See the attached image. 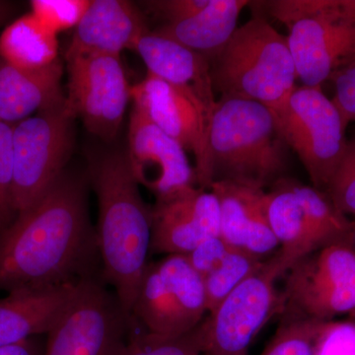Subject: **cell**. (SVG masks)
I'll return each mask as SVG.
<instances>
[{"label": "cell", "mask_w": 355, "mask_h": 355, "mask_svg": "<svg viewBox=\"0 0 355 355\" xmlns=\"http://www.w3.org/2000/svg\"><path fill=\"white\" fill-rule=\"evenodd\" d=\"M90 244L83 184L64 173L34 207L0 230V291L73 282Z\"/></svg>", "instance_id": "cell-1"}, {"label": "cell", "mask_w": 355, "mask_h": 355, "mask_svg": "<svg viewBox=\"0 0 355 355\" xmlns=\"http://www.w3.org/2000/svg\"><path fill=\"white\" fill-rule=\"evenodd\" d=\"M149 32L137 7L125 0H92L76 26L67 51V58L77 55L120 57L133 50L137 40Z\"/></svg>", "instance_id": "cell-18"}, {"label": "cell", "mask_w": 355, "mask_h": 355, "mask_svg": "<svg viewBox=\"0 0 355 355\" xmlns=\"http://www.w3.org/2000/svg\"><path fill=\"white\" fill-rule=\"evenodd\" d=\"M132 99L156 127L193 154L198 187L209 190L214 184L209 146L211 116L174 86L149 73L132 87Z\"/></svg>", "instance_id": "cell-13"}, {"label": "cell", "mask_w": 355, "mask_h": 355, "mask_svg": "<svg viewBox=\"0 0 355 355\" xmlns=\"http://www.w3.org/2000/svg\"><path fill=\"white\" fill-rule=\"evenodd\" d=\"M12 13V9L6 2L0 1V26L3 24Z\"/></svg>", "instance_id": "cell-35"}, {"label": "cell", "mask_w": 355, "mask_h": 355, "mask_svg": "<svg viewBox=\"0 0 355 355\" xmlns=\"http://www.w3.org/2000/svg\"><path fill=\"white\" fill-rule=\"evenodd\" d=\"M331 80L335 83L333 102L342 114L343 123L355 121V62L338 71Z\"/></svg>", "instance_id": "cell-32"}, {"label": "cell", "mask_w": 355, "mask_h": 355, "mask_svg": "<svg viewBox=\"0 0 355 355\" xmlns=\"http://www.w3.org/2000/svg\"><path fill=\"white\" fill-rule=\"evenodd\" d=\"M67 107L74 118L105 141L118 135L132 87L118 55H88L67 58Z\"/></svg>", "instance_id": "cell-11"}, {"label": "cell", "mask_w": 355, "mask_h": 355, "mask_svg": "<svg viewBox=\"0 0 355 355\" xmlns=\"http://www.w3.org/2000/svg\"><path fill=\"white\" fill-rule=\"evenodd\" d=\"M287 146L309 175L313 187L326 193L347 146V125L322 87H296L279 121Z\"/></svg>", "instance_id": "cell-10"}, {"label": "cell", "mask_w": 355, "mask_h": 355, "mask_svg": "<svg viewBox=\"0 0 355 355\" xmlns=\"http://www.w3.org/2000/svg\"><path fill=\"white\" fill-rule=\"evenodd\" d=\"M127 158L137 183L153 191L157 202L197 183L183 147L135 106L128 127Z\"/></svg>", "instance_id": "cell-14"}, {"label": "cell", "mask_w": 355, "mask_h": 355, "mask_svg": "<svg viewBox=\"0 0 355 355\" xmlns=\"http://www.w3.org/2000/svg\"><path fill=\"white\" fill-rule=\"evenodd\" d=\"M268 12L287 28L302 85L322 87L355 62V0H273Z\"/></svg>", "instance_id": "cell-5"}, {"label": "cell", "mask_w": 355, "mask_h": 355, "mask_svg": "<svg viewBox=\"0 0 355 355\" xmlns=\"http://www.w3.org/2000/svg\"><path fill=\"white\" fill-rule=\"evenodd\" d=\"M80 280L8 292L0 299V347L48 334L78 291Z\"/></svg>", "instance_id": "cell-19"}, {"label": "cell", "mask_w": 355, "mask_h": 355, "mask_svg": "<svg viewBox=\"0 0 355 355\" xmlns=\"http://www.w3.org/2000/svg\"><path fill=\"white\" fill-rule=\"evenodd\" d=\"M202 355H211V354H202Z\"/></svg>", "instance_id": "cell-37"}, {"label": "cell", "mask_w": 355, "mask_h": 355, "mask_svg": "<svg viewBox=\"0 0 355 355\" xmlns=\"http://www.w3.org/2000/svg\"><path fill=\"white\" fill-rule=\"evenodd\" d=\"M263 263L265 261L229 246L220 260L202 279L207 312L216 309L230 292L256 272Z\"/></svg>", "instance_id": "cell-25"}, {"label": "cell", "mask_w": 355, "mask_h": 355, "mask_svg": "<svg viewBox=\"0 0 355 355\" xmlns=\"http://www.w3.org/2000/svg\"><path fill=\"white\" fill-rule=\"evenodd\" d=\"M198 326L180 336H163L144 331L130 338L127 345H121L114 355H202Z\"/></svg>", "instance_id": "cell-27"}, {"label": "cell", "mask_w": 355, "mask_h": 355, "mask_svg": "<svg viewBox=\"0 0 355 355\" xmlns=\"http://www.w3.org/2000/svg\"><path fill=\"white\" fill-rule=\"evenodd\" d=\"M125 315L101 286L81 279L76 297L46 334L44 355H114L123 345Z\"/></svg>", "instance_id": "cell-12"}, {"label": "cell", "mask_w": 355, "mask_h": 355, "mask_svg": "<svg viewBox=\"0 0 355 355\" xmlns=\"http://www.w3.org/2000/svg\"><path fill=\"white\" fill-rule=\"evenodd\" d=\"M289 183L309 222L313 252L331 245H352L354 222L336 209L324 191L291 178Z\"/></svg>", "instance_id": "cell-24"}, {"label": "cell", "mask_w": 355, "mask_h": 355, "mask_svg": "<svg viewBox=\"0 0 355 355\" xmlns=\"http://www.w3.org/2000/svg\"><path fill=\"white\" fill-rule=\"evenodd\" d=\"M60 58L40 69H21L0 58V121L15 125L34 113L64 104Z\"/></svg>", "instance_id": "cell-20"}, {"label": "cell", "mask_w": 355, "mask_h": 355, "mask_svg": "<svg viewBox=\"0 0 355 355\" xmlns=\"http://www.w3.org/2000/svg\"><path fill=\"white\" fill-rule=\"evenodd\" d=\"M265 205L270 230L279 243L277 254L289 270L299 259L313 253L309 222L289 178L266 191Z\"/></svg>", "instance_id": "cell-22"}, {"label": "cell", "mask_w": 355, "mask_h": 355, "mask_svg": "<svg viewBox=\"0 0 355 355\" xmlns=\"http://www.w3.org/2000/svg\"><path fill=\"white\" fill-rule=\"evenodd\" d=\"M207 312L200 275L184 254H167L147 266L130 314L148 333L180 336L195 330Z\"/></svg>", "instance_id": "cell-8"}, {"label": "cell", "mask_w": 355, "mask_h": 355, "mask_svg": "<svg viewBox=\"0 0 355 355\" xmlns=\"http://www.w3.org/2000/svg\"><path fill=\"white\" fill-rule=\"evenodd\" d=\"M133 51L144 60L147 73L174 86L211 116L217 100L207 58L151 31L137 40Z\"/></svg>", "instance_id": "cell-17"}, {"label": "cell", "mask_w": 355, "mask_h": 355, "mask_svg": "<svg viewBox=\"0 0 355 355\" xmlns=\"http://www.w3.org/2000/svg\"><path fill=\"white\" fill-rule=\"evenodd\" d=\"M0 355H40L38 345L33 338L15 345L0 347Z\"/></svg>", "instance_id": "cell-34"}, {"label": "cell", "mask_w": 355, "mask_h": 355, "mask_svg": "<svg viewBox=\"0 0 355 355\" xmlns=\"http://www.w3.org/2000/svg\"><path fill=\"white\" fill-rule=\"evenodd\" d=\"M279 329L261 355H315L318 338L326 322L284 311Z\"/></svg>", "instance_id": "cell-26"}, {"label": "cell", "mask_w": 355, "mask_h": 355, "mask_svg": "<svg viewBox=\"0 0 355 355\" xmlns=\"http://www.w3.org/2000/svg\"><path fill=\"white\" fill-rule=\"evenodd\" d=\"M99 205L97 245L104 275L116 300L130 314L151 251V209L140 196L139 184L127 154L112 153L91 170Z\"/></svg>", "instance_id": "cell-2"}, {"label": "cell", "mask_w": 355, "mask_h": 355, "mask_svg": "<svg viewBox=\"0 0 355 355\" xmlns=\"http://www.w3.org/2000/svg\"><path fill=\"white\" fill-rule=\"evenodd\" d=\"M90 0H33L32 14L49 32L76 28L90 6Z\"/></svg>", "instance_id": "cell-28"}, {"label": "cell", "mask_w": 355, "mask_h": 355, "mask_svg": "<svg viewBox=\"0 0 355 355\" xmlns=\"http://www.w3.org/2000/svg\"><path fill=\"white\" fill-rule=\"evenodd\" d=\"M326 193L338 211L345 216L355 214V132L347 139L342 160Z\"/></svg>", "instance_id": "cell-29"}, {"label": "cell", "mask_w": 355, "mask_h": 355, "mask_svg": "<svg viewBox=\"0 0 355 355\" xmlns=\"http://www.w3.org/2000/svg\"><path fill=\"white\" fill-rule=\"evenodd\" d=\"M74 119L64 103L14 125L12 205L16 216L34 207L64 174L73 146Z\"/></svg>", "instance_id": "cell-6"}, {"label": "cell", "mask_w": 355, "mask_h": 355, "mask_svg": "<svg viewBox=\"0 0 355 355\" xmlns=\"http://www.w3.org/2000/svg\"><path fill=\"white\" fill-rule=\"evenodd\" d=\"M146 3L153 12L165 21V24H171L200 12L209 3V0H157Z\"/></svg>", "instance_id": "cell-33"}, {"label": "cell", "mask_w": 355, "mask_h": 355, "mask_svg": "<svg viewBox=\"0 0 355 355\" xmlns=\"http://www.w3.org/2000/svg\"><path fill=\"white\" fill-rule=\"evenodd\" d=\"M248 0H209L200 12L171 24H163L155 34L183 44L210 62L237 30L238 19Z\"/></svg>", "instance_id": "cell-21"}, {"label": "cell", "mask_w": 355, "mask_h": 355, "mask_svg": "<svg viewBox=\"0 0 355 355\" xmlns=\"http://www.w3.org/2000/svg\"><path fill=\"white\" fill-rule=\"evenodd\" d=\"M151 251L188 254L220 236V209L214 191L190 187L151 209Z\"/></svg>", "instance_id": "cell-15"}, {"label": "cell", "mask_w": 355, "mask_h": 355, "mask_svg": "<svg viewBox=\"0 0 355 355\" xmlns=\"http://www.w3.org/2000/svg\"><path fill=\"white\" fill-rule=\"evenodd\" d=\"M57 35L40 24L32 13L7 26L0 35V58L21 69H40L58 60Z\"/></svg>", "instance_id": "cell-23"}, {"label": "cell", "mask_w": 355, "mask_h": 355, "mask_svg": "<svg viewBox=\"0 0 355 355\" xmlns=\"http://www.w3.org/2000/svg\"><path fill=\"white\" fill-rule=\"evenodd\" d=\"M315 355H355L354 322H326L318 338Z\"/></svg>", "instance_id": "cell-31"}, {"label": "cell", "mask_w": 355, "mask_h": 355, "mask_svg": "<svg viewBox=\"0 0 355 355\" xmlns=\"http://www.w3.org/2000/svg\"><path fill=\"white\" fill-rule=\"evenodd\" d=\"M280 313H295L318 322L355 312V251L335 244L317 250L286 272Z\"/></svg>", "instance_id": "cell-9"}, {"label": "cell", "mask_w": 355, "mask_h": 355, "mask_svg": "<svg viewBox=\"0 0 355 355\" xmlns=\"http://www.w3.org/2000/svg\"><path fill=\"white\" fill-rule=\"evenodd\" d=\"M288 270L277 254L241 282L198 326L202 354L248 355L254 336L277 311V280Z\"/></svg>", "instance_id": "cell-7"}, {"label": "cell", "mask_w": 355, "mask_h": 355, "mask_svg": "<svg viewBox=\"0 0 355 355\" xmlns=\"http://www.w3.org/2000/svg\"><path fill=\"white\" fill-rule=\"evenodd\" d=\"M14 125L0 121V230L12 223Z\"/></svg>", "instance_id": "cell-30"}, {"label": "cell", "mask_w": 355, "mask_h": 355, "mask_svg": "<svg viewBox=\"0 0 355 355\" xmlns=\"http://www.w3.org/2000/svg\"><path fill=\"white\" fill-rule=\"evenodd\" d=\"M209 64L214 92L263 105L279 123L297 73L286 37L266 18L254 16L238 27Z\"/></svg>", "instance_id": "cell-4"}, {"label": "cell", "mask_w": 355, "mask_h": 355, "mask_svg": "<svg viewBox=\"0 0 355 355\" xmlns=\"http://www.w3.org/2000/svg\"><path fill=\"white\" fill-rule=\"evenodd\" d=\"M220 209V238L229 246L268 260L277 253L279 243L266 217V191L231 181L210 186Z\"/></svg>", "instance_id": "cell-16"}, {"label": "cell", "mask_w": 355, "mask_h": 355, "mask_svg": "<svg viewBox=\"0 0 355 355\" xmlns=\"http://www.w3.org/2000/svg\"><path fill=\"white\" fill-rule=\"evenodd\" d=\"M352 248H354V251H355V224H354V231H352Z\"/></svg>", "instance_id": "cell-36"}, {"label": "cell", "mask_w": 355, "mask_h": 355, "mask_svg": "<svg viewBox=\"0 0 355 355\" xmlns=\"http://www.w3.org/2000/svg\"><path fill=\"white\" fill-rule=\"evenodd\" d=\"M209 146L214 183L231 181L265 190L286 178L289 147L277 116L259 103L217 100Z\"/></svg>", "instance_id": "cell-3"}]
</instances>
